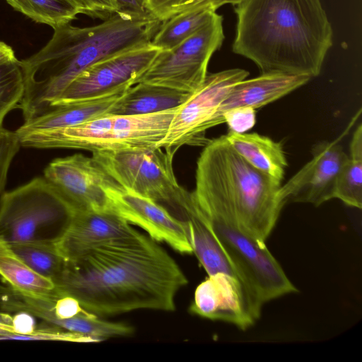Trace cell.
Returning a JSON list of instances; mask_svg holds the SVG:
<instances>
[{"mask_svg": "<svg viewBox=\"0 0 362 362\" xmlns=\"http://www.w3.org/2000/svg\"><path fill=\"white\" fill-rule=\"evenodd\" d=\"M119 11L139 16L151 15L146 8L144 0H116Z\"/></svg>", "mask_w": 362, "mask_h": 362, "instance_id": "32", "label": "cell"}, {"mask_svg": "<svg viewBox=\"0 0 362 362\" xmlns=\"http://www.w3.org/2000/svg\"><path fill=\"white\" fill-rule=\"evenodd\" d=\"M311 78L280 72L262 73L250 79H244L235 83L221 103L216 126L224 123L223 114L239 107L254 109L267 105L298 89Z\"/></svg>", "mask_w": 362, "mask_h": 362, "instance_id": "16", "label": "cell"}, {"mask_svg": "<svg viewBox=\"0 0 362 362\" xmlns=\"http://www.w3.org/2000/svg\"><path fill=\"white\" fill-rule=\"evenodd\" d=\"M182 0H144L147 11L161 22L175 15Z\"/></svg>", "mask_w": 362, "mask_h": 362, "instance_id": "30", "label": "cell"}, {"mask_svg": "<svg viewBox=\"0 0 362 362\" xmlns=\"http://www.w3.org/2000/svg\"><path fill=\"white\" fill-rule=\"evenodd\" d=\"M262 306L238 279L216 273L197 287L189 310L201 317L245 330L259 318Z\"/></svg>", "mask_w": 362, "mask_h": 362, "instance_id": "13", "label": "cell"}, {"mask_svg": "<svg viewBox=\"0 0 362 362\" xmlns=\"http://www.w3.org/2000/svg\"><path fill=\"white\" fill-rule=\"evenodd\" d=\"M16 11L54 29L71 23L78 11L66 0H5Z\"/></svg>", "mask_w": 362, "mask_h": 362, "instance_id": "22", "label": "cell"}, {"mask_svg": "<svg viewBox=\"0 0 362 362\" xmlns=\"http://www.w3.org/2000/svg\"><path fill=\"white\" fill-rule=\"evenodd\" d=\"M53 282L58 293L100 316L139 309L173 311L187 279L156 240L141 233L64 259Z\"/></svg>", "mask_w": 362, "mask_h": 362, "instance_id": "1", "label": "cell"}, {"mask_svg": "<svg viewBox=\"0 0 362 362\" xmlns=\"http://www.w3.org/2000/svg\"><path fill=\"white\" fill-rule=\"evenodd\" d=\"M215 12L198 8L177 13L161 23L151 42L161 50L171 49L206 25Z\"/></svg>", "mask_w": 362, "mask_h": 362, "instance_id": "21", "label": "cell"}, {"mask_svg": "<svg viewBox=\"0 0 362 362\" xmlns=\"http://www.w3.org/2000/svg\"><path fill=\"white\" fill-rule=\"evenodd\" d=\"M224 37L223 18L215 12L206 25L180 45L161 50L138 83L192 93L204 81L209 61Z\"/></svg>", "mask_w": 362, "mask_h": 362, "instance_id": "7", "label": "cell"}, {"mask_svg": "<svg viewBox=\"0 0 362 362\" xmlns=\"http://www.w3.org/2000/svg\"><path fill=\"white\" fill-rule=\"evenodd\" d=\"M9 245L33 270L52 281L62 269L64 259L54 243L27 241Z\"/></svg>", "mask_w": 362, "mask_h": 362, "instance_id": "23", "label": "cell"}, {"mask_svg": "<svg viewBox=\"0 0 362 362\" xmlns=\"http://www.w3.org/2000/svg\"><path fill=\"white\" fill-rule=\"evenodd\" d=\"M51 340L64 341L73 342H83V339L78 335L66 332L60 328L54 327L45 323V325L36 327L35 329L30 334L26 335H18L15 334H7L0 337V340Z\"/></svg>", "mask_w": 362, "mask_h": 362, "instance_id": "27", "label": "cell"}, {"mask_svg": "<svg viewBox=\"0 0 362 362\" xmlns=\"http://www.w3.org/2000/svg\"><path fill=\"white\" fill-rule=\"evenodd\" d=\"M11 325L13 326L14 334L18 335L29 334L37 327L34 316L25 312H18L14 316H12Z\"/></svg>", "mask_w": 362, "mask_h": 362, "instance_id": "31", "label": "cell"}, {"mask_svg": "<svg viewBox=\"0 0 362 362\" xmlns=\"http://www.w3.org/2000/svg\"><path fill=\"white\" fill-rule=\"evenodd\" d=\"M21 146L16 132L0 127V197L5 188L12 160Z\"/></svg>", "mask_w": 362, "mask_h": 362, "instance_id": "26", "label": "cell"}, {"mask_svg": "<svg viewBox=\"0 0 362 362\" xmlns=\"http://www.w3.org/2000/svg\"><path fill=\"white\" fill-rule=\"evenodd\" d=\"M43 177L74 214L111 211L105 188L115 181L92 157L76 153L55 158L44 170Z\"/></svg>", "mask_w": 362, "mask_h": 362, "instance_id": "11", "label": "cell"}, {"mask_svg": "<svg viewBox=\"0 0 362 362\" xmlns=\"http://www.w3.org/2000/svg\"><path fill=\"white\" fill-rule=\"evenodd\" d=\"M195 184L191 192L194 204L230 211L251 237L266 243L284 206L281 185L250 165L226 135L204 146L197 162Z\"/></svg>", "mask_w": 362, "mask_h": 362, "instance_id": "4", "label": "cell"}, {"mask_svg": "<svg viewBox=\"0 0 362 362\" xmlns=\"http://www.w3.org/2000/svg\"><path fill=\"white\" fill-rule=\"evenodd\" d=\"M249 72L230 69L208 74L202 84L177 107L165 136L157 148L175 155L184 146H205L206 132L216 126L221 103L232 87L245 79Z\"/></svg>", "mask_w": 362, "mask_h": 362, "instance_id": "8", "label": "cell"}, {"mask_svg": "<svg viewBox=\"0 0 362 362\" xmlns=\"http://www.w3.org/2000/svg\"><path fill=\"white\" fill-rule=\"evenodd\" d=\"M18 61L12 47L0 40V65Z\"/></svg>", "mask_w": 362, "mask_h": 362, "instance_id": "35", "label": "cell"}, {"mask_svg": "<svg viewBox=\"0 0 362 362\" xmlns=\"http://www.w3.org/2000/svg\"><path fill=\"white\" fill-rule=\"evenodd\" d=\"M311 153L312 159L281 185L279 194L284 205L302 202L319 206L334 198L337 179L349 156L337 140L320 141Z\"/></svg>", "mask_w": 362, "mask_h": 362, "instance_id": "14", "label": "cell"}, {"mask_svg": "<svg viewBox=\"0 0 362 362\" xmlns=\"http://www.w3.org/2000/svg\"><path fill=\"white\" fill-rule=\"evenodd\" d=\"M126 90L52 107L42 114L25 120L16 131L26 132L62 128L109 114Z\"/></svg>", "mask_w": 362, "mask_h": 362, "instance_id": "17", "label": "cell"}, {"mask_svg": "<svg viewBox=\"0 0 362 362\" xmlns=\"http://www.w3.org/2000/svg\"><path fill=\"white\" fill-rule=\"evenodd\" d=\"M202 0H182L176 9L175 13L195 8Z\"/></svg>", "mask_w": 362, "mask_h": 362, "instance_id": "36", "label": "cell"}, {"mask_svg": "<svg viewBox=\"0 0 362 362\" xmlns=\"http://www.w3.org/2000/svg\"><path fill=\"white\" fill-rule=\"evenodd\" d=\"M234 10V53L262 73L320 74L333 36L320 0H243Z\"/></svg>", "mask_w": 362, "mask_h": 362, "instance_id": "2", "label": "cell"}, {"mask_svg": "<svg viewBox=\"0 0 362 362\" xmlns=\"http://www.w3.org/2000/svg\"><path fill=\"white\" fill-rule=\"evenodd\" d=\"M161 21L118 11L103 23L80 28L67 23L54 29L49 41L20 65L24 93L19 107L24 121L45 112L82 71L124 49L148 42Z\"/></svg>", "mask_w": 362, "mask_h": 362, "instance_id": "3", "label": "cell"}, {"mask_svg": "<svg viewBox=\"0 0 362 362\" xmlns=\"http://www.w3.org/2000/svg\"><path fill=\"white\" fill-rule=\"evenodd\" d=\"M334 198L349 206L361 209L362 160L349 158L337 177Z\"/></svg>", "mask_w": 362, "mask_h": 362, "instance_id": "25", "label": "cell"}, {"mask_svg": "<svg viewBox=\"0 0 362 362\" xmlns=\"http://www.w3.org/2000/svg\"><path fill=\"white\" fill-rule=\"evenodd\" d=\"M111 211L136 225L154 240L164 242L183 254L193 253L186 226L164 206L128 190L115 182L105 188Z\"/></svg>", "mask_w": 362, "mask_h": 362, "instance_id": "12", "label": "cell"}, {"mask_svg": "<svg viewBox=\"0 0 362 362\" xmlns=\"http://www.w3.org/2000/svg\"><path fill=\"white\" fill-rule=\"evenodd\" d=\"M190 93L164 86L137 83L126 90L109 114L136 115L173 109L182 105Z\"/></svg>", "mask_w": 362, "mask_h": 362, "instance_id": "19", "label": "cell"}, {"mask_svg": "<svg viewBox=\"0 0 362 362\" xmlns=\"http://www.w3.org/2000/svg\"><path fill=\"white\" fill-rule=\"evenodd\" d=\"M173 154L161 148L102 150L93 160L121 187L153 200L186 223L195 212L191 192L175 176Z\"/></svg>", "mask_w": 362, "mask_h": 362, "instance_id": "5", "label": "cell"}, {"mask_svg": "<svg viewBox=\"0 0 362 362\" xmlns=\"http://www.w3.org/2000/svg\"><path fill=\"white\" fill-rule=\"evenodd\" d=\"M242 1L243 0H202L194 9L204 8L216 11L219 7L225 4H230L235 6Z\"/></svg>", "mask_w": 362, "mask_h": 362, "instance_id": "34", "label": "cell"}, {"mask_svg": "<svg viewBox=\"0 0 362 362\" xmlns=\"http://www.w3.org/2000/svg\"><path fill=\"white\" fill-rule=\"evenodd\" d=\"M160 51L148 42L95 62L78 74L48 109L127 90L138 83Z\"/></svg>", "mask_w": 362, "mask_h": 362, "instance_id": "10", "label": "cell"}, {"mask_svg": "<svg viewBox=\"0 0 362 362\" xmlns=\"http://www.w3.org/2000/svg\"><path fill=\"white\" fill-rule=\"evenodd\" d=\"M12 316L8 313L0 312V324L11 325Z\"/></svg>", "mask_w": 362, "mask_h": 362, "instance_id": "37", "label": "cell"}, {"mask_svg": "<svg viewBox=\"0 0 362 362\" xmlns=\"http://www.w3.org/2000/svg\"><path fill=\"white\" fill-rule=\"evenodd\" d=\"M223 119L228 124L229 132L243 134L255 126L256 111L250 107H239L226 111Z\"/></svg>", "mask_w": 362, "mask_h": 362, "instance_id": "29", "label": "cell"}, {"mask_svg": "<svg viewBox=\"0 0 362 362\" xmlns=\"http://www.w3.org/2000/svg\"><path fill=\"white\" fill-rule=\"evenodd\" d=\"M226 137L233 148L250 165L281 183L287 160L280 143L257 133L228 132Z\"/></svg>", "mask_w": 362, "mask_h": 362, "instance_id": "18", "label": "cell"}, {"mask_svg": "<svg viewBox=\"0 0 362 362\" xmlns=\"http://www.w3.org/2000/svg\"><path fill=\"white\" fill-rule=\"evenodd\" d=\"M349 158L362 160V127L360 124L354 132L350 143Z\"/></svg>", "mask_w": 362, "mask_h": 362, "instance_id": "33", "label": "cell"}, {"mask_svg": "<svg viewBox=\"0 0 362 362\" xmlns=\"http://www.w3.org/2000/svg\"><path fill=\"white\" fill-rule=\"evenodd\" d=\"M24 93L20 60L0 65V127L6 115L18 108Z\"/></svg>", "mask_w": 362, "mask_h": 362, "instance_id": "24", "label": "cell"}, {"mask_svg": "<svg viewBox=\"0 0 362 362\" xmlns=\"http://www.w3.org/2000/svg\"><path fill=\"white\" fill-rule=\"evenodd\" d=\"M4 307L9 313L25 312L40 318L79 336L83 342H98L133 332L132 327L100 319L84 309L76 298L57 291L50 296H40L11 288L5 296Z\"/></svg>", "mask_w": 362, "mask_h": 362, "instance_id": "9", "label": "cell"}, {"mask_svg": "<svg viewBox=\"0 0 362 362\" xmlns=\"http://www.w3.org/2000/svg\"><path fill=\"white\" fill-rule=\"evenodd\" d=\"M0 276L9 286L26 293L50 296L55 291L52 280L33 270L1 239Z\"/></svg>", "mask_w": 362, "mask_h": 362, "instance_id": "20", "label": "cell"}, {"mask_svg": "<svg viewBox=\"0 0 362 362\" xmlns=\"http://www.w3.org/2000/svg\"><path fill=\"white\" fill-rule=\"evenodd\" d=\"M74 215L57 189L35 177L0 197V239L8 245L27 241L55 243Z\"/></svg>", "mask_w": 362, "mask_h": 362, "instance_id": "6", "label": "cell"}, {"mask_svg": "<svg viewBox=\"0 0 362 362\" xmlns=\"http://www.w3.org/2000/svg\"><path fill=\"white\" fill-rule=\"evenodd\" d=\"M141 233L111 211L76 213L55 245L64 259L101 246L133 239Z\"/></svg>", "mask_w": 362, "mask_h": 362, "instance_id": "15", "label": "cell"}, {"mask_svg": "<svg viewBox=\"0 0 362 362\" xmlns=\"http://www.w3.org/2000/svg\"><path fill=\"white\" fill-rule=\"evenodd\" d=\"M78 13L103 21L119 11L116 0H66Z\"/></svg>", "mask_w": 362, "mask_h": 362, "instance_id": "28", "label": "cell"}]
</instances>
